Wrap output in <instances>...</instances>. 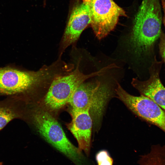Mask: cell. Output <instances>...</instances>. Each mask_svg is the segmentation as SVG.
Masks as SVG:
<instances>
[{
  "label": "cell",
  "instance_id": "obj_3",
  "mask_svg": "<svg viewBox=\"0 0 165 165\" xmlns=\"http://www.w3.org/2000/svg\"><path fill=\"white\" fill-rule=\"evenodd\" d=\"M160 0H143L135 16L128 43L141 56L148 53L160 36L162 20Z\"/></svg>",
  "mask_w": 165,
  "mask_h": 165
},
{
  "label": "cell",
  "instance_id": "obj_1",
  "mask_svg": "<svg viewBox=\"0 0 165 165\" xmlns=\"http://www.w3.org/2000/svg\"><path fill=\"white\" fill-rule=\"evenodd\" d=\"M60 73L55 63L36 71L12 65L0 67V96L17 97L31 103L39 87L51 82Z\"/></svg>",
  "mask_w": 165,
  "mask_h": 165
},
{
  "label": "cell",
  "instance_id": "obj_12",
  "mask_svg": "<svg viewBox=\"0 0 165 165\" xmlns=\"http://www.w3.org/2000/svg\"><path fill=\"white\" fill-rule=\"evenodd\" d=\"M138 165H165V144L152 145L149 152L140 156Z\"/></svg>",
  "mask_w": 165,
  "mask_h": 165
},
{
  "label": "cell",
  "instance_id": "obj_4",
  "mask_svg": "<svg viewBox=\"0 0 165 165\" xmlns=\"http://www.w3.org/2000/svg\"><path fill=\"white\" fill-rule=\"evenodd\" d=\"M79 63L75 69L69 73L55 77L50 84L43 100L46 109L56 111L68 103L77 87L89 78L101 76L111 68L108 65L97 72L85 74L80 71Z\"/></svg>",
  "mask_w": 165,
  "mask_h": 165
},
{
  "label": "cell",
  "instance_id": "obj_8",
  "mask_svg": "<svg viewBox=\"0 0 165 165\" xmlns=\"http://www.w3.org/2000/svg\"><path fill=\"white\" fill-rule=\"evenodd\" d=\"M162 64L155 58L149 68V78L144 81L133 78L131 83L141 95L149 98L165 111V87L160 78Z\"/></svg>",
  "mask_w": 165,
  "mask_h": 165
},
{
  "label": "cell",
  "instance_id": "obj_9",
  "mask_svg": "<svg viewBox=\"0 0 165 165\" xmlns=\"http://www.w3.org/2000/svg\"><path fill=\"white\" fill-rule=\"evenodd\" d=\"M70 113L72 119L68 127L76 139L79 150L89 157L93 123L89 111L71 109Z\"/></svg>",
  "mask_w": 165,
  "mask_h": 165
},
{
  "label": "cell",
  "instance_id": "obj_17",
  "mask_svg": "<svg viewBox=\"0 0 165 165\" xmlns=\"http://www.w3.org/2000/svg\"><path fill=\"white\" fill-rule=\"evenodd\" d=\"M46 0H44V3H46Z\"/></svg>",
  "mask_w": 165,
  "mask_h": 165
},
{
  "label": "cell",
  "instance_id": "obj_5",
  "mask_svg": "<svg viewBox=\"0 0 165 165\" xmlns=\"http://www.w3.org/2000/svg\"><path fill=\"white\" fill-rule=\"evenodd\" d=\"M87 6L91 27L96 36L101 39L116 26L119 18L127 17L126 12L113 0H81Z\"/></svg>",
  "mask_w": 165,
  "mask_h": 165
},
{
  "label": "cell",
  "instance_id": "obj_16",
  "mask_svg": "<svg viewBox=\"0 0 165 165\" xmlns=\"http://www.w3.org/2000/svg\"><path fill=\"white\" fill-rule=\"evenodd\" d=\"M0 165H3V164L2 162H0Z\"/></svg>",
  "mask_w": 165,
  "mask_h": 165
},
{
  "label": "cell",
  "instance_id": "obj_7",
  "mask_svg": "<svg viewBox=\"0 0 165 165\" xmlns=\"http://www.w3.org/2000/svg\"><path fill=\"white\" fill-rule=\"evenodd\" d=\"M90 23L87 6L81 0H74L61 42L60 55L68 47L78 40L82 32Z\"/></svg>",
  "mask_w": 165,
  "mask_h": 165
},
{
  "label": "cell",
  "instance_id": "obj_6",
  "mask_svg": "<svg viewBox=\"0 0 165 165\" xmlns=\"http://www.w3.org/2000/svg\"><path fill=\"white\" fill-rule=\"evenodd\" d=\"M116 94L117 97L134 114L165 133V111L155 102L141 95H131L121 86L117 88Z\"/></svg>",
  "mask_w": 165,
  "mask_h": 165
},
{
  "label": "cell",
  "instance_id": "obj_11",
  "mask_svg": "<svg viewBox=\"0 0 165 165\" xmlns=\"http://www.w3.org/2000/svg\"><path fill=\"white\" fill-rule=\"evenodd\" d=\"M28 104L17 97H8L0 101V131L11 121L19 119L25 121Z\"/></svg>",
  "mask_w": 165,
  "mask_h": 165
},
{
  "label": "cell",
  "instance_id": "obj_2",
  "mask_svg": "<svg viewBox=\"0 0 165 165\" xmlns=\"http://www.w3.org/2000/svg\"><path fill=\"white\" fill-rule=\"evenodd\" d=\"M26 122L31 123L44 139L75 165H94L67 137L57 120L45 109L28 108Z\"/></svg>",
  "mask_w": 165,
  "mask_h": 165
},
{
  "label": "cell",
  "instance_id": "obj_15",
  "mask_svg": "<svg viewBox=\"0 0 165 165\" xmlns=\"http://www.w3.org/2000/svg\"><path fill=\"white\" fill-rule=\"evenodd\" d=\"M160 1L163 12V21L165 26V0H160Z\"/></svg>",
  "mask_w": 165,
  "mask_h": 165
},
{
  "label": "cell",
  "instance_id": "obj_10",
  "mask_svg": "<svg viewBox=\"0 0 165 165\" xmlns=\"http://www.w3.org/2000/svg\"><path fill=\"white\" fill-rule=\"evenodd\" d=\"M103 83V81L97 80L84 82L81 84L75 90L69 102L71 109L89 111Z\"/></svg>",
  "mask_w": 165,
  "mask_h": 165
},
{
  "label": "cell",
  "instance_id": "obj_13",
  "mask_svg": "<svg viewBox=\"0 0 165 165\" xmlns=\"http://www.w3.org/2000/svg\"><path fill=\"white\" fill-rule=\"evenodd\" d=\"M95 159L97 165H113V159L106 150H101L96 154Z\"/></svg>",
  "mask_w": 165,
  "mask_h": 165
},
{
  "label": "cell",
  "instance_id": "obj_14",
  "mask_svg": "<svg viewBox=\"0 0 165 165\" xmlns=\"http://www.w3.org/2000/svg\"><path fill=\"white\" fill-rule=\"evenodd\" d=\"M159 44L160 51L165 63V33H161Z\"/></svg>",
  "mask_w": 165,
  "mask_h": 165
}]
</instances>
